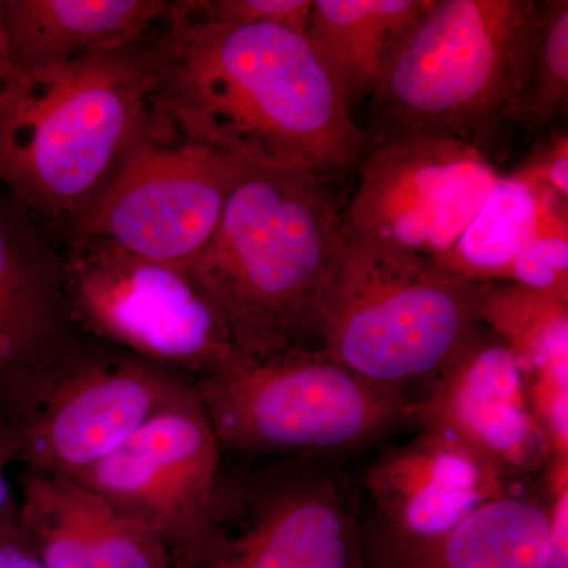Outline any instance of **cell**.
Masks as SVG:
<instances>
[{"instance_id": "cell-16", "label": "cell", "mask_w": 568, "mask_h": 568, "mask_svg": "<svg viewBox=\"0 0 568 568\" xmlns=\"http://www.w3.org/2000/svg\"><path fill=\"white\" fill-rule=\"evenodd\" d=\"M18 521L44 568H173L151 528L71 478L29 470Z\"/></svg>"}, {"instance_id": "cell-24", "label": "cell", "mask_w": 568, "mask_h": 568, "mask_svg": "<svg viewBox=\"0 0 568 568\" xmlns=\"http://www.w3.org/2000/svg\"><path fill=\"white\" fill-rule=\"evenodd\" d=\"M493 282L518 284L568 304V233L538 239Z\"/></svg>"}, {"instance_id": "cell-7", "label": "cell", "mask_w": 568, "mask_h": 568, "mask_svg": "<svg viewBox=\"0 0 568 568\" xmlns=\"http://www.w3.org/2000/svg\"><path fill=\"white\" fill-rule=\"evenodd\" d=\"M336 463L271 457L223 470L207 532L173 568H354L357 495Z\"/></svg>"}, {"instance_id": "cell-15", "label": "cell", "mask_w": 568, "mask_h": 568, "mask_svg": "<svg viewBox=\"0 0 568 568\" xmlns=\"http://www.w3.org/2000/svg\"><path fill=\"white\" fill-rule=\"evenodd\" d=\"M410 424L457 437L515 480L544 476L555 458L517 358L481 324L414 405Z\"/></svg>"}, {"instance_id": "cell-27", "label": "cell", "mask_w": 568, "mask_h": 568, "mask_svg": "<svg viewBox=\"0 0 568 568\" xmlns=\"http://www.w3.org/2000/svg\"><path fill=\"white\" fill-rule=\"evenodd\" d=\"M14 458L13 440L9 433L0 429V517L13 510L11 503L10 485L6 477V465Z\"/></svg>"}, {"instance_id": "cell-12", "label": "cell", "mask_w": 568, "mask_h": 568, "mask_svg": "<svg viewBox=\"0 0 568 568\" xmlns=\"http://www.w3.org/2000/svg\"><path fill=\"white\" fill-rule=\"evenodd\" d=\"M222 448L194 394L71 480L144 523L162 538L173 562L193 551L211 525Z\"/></svg>"}, {"instance_id": "cell-3", "label": "cell", "mask_w": 568, "mask_h": 568, "mask_svg": "<svg viewBox=\"0 0 568 568\" xmlns=\"http://www.w3.org/2000/svg\"><path fill=\"white\" fill-rule=\"evenodd\" d=\"M338 234L321 179L246 162L189 268L244 361L315 349L317 291Z\"/></svg>"}, {"instance_id": "cell-25", "label": "cell", "mask_w": 568, "mask_h": 568, "mask_svg": "<svg viewBox=\"0 0 568 568\" xmlns=\"http://www.w3.org/2000/svg\"><path fill=\"white\" fill-rule=\"evenodd\" d=\"M514 174L568 200V134L552 136Z\"/></svg>"}, {"instance_id": "cell-23", "label": "cell", "mask_w": 568, "mask_h": 568, "mask_svg": "<svg viewBox=\"0 0 568 568\" xmlns=\"http://www.w3.org/2000/svg\"><path fill=\"white\" fill-rule=\"evenodd\" d=\"M315 0H186L183 10L197 20L223 24L275 26L306 36Z\"/></svg>"}, {"instance_id": "cell-10", "label": "cell", "mask_w": 568, "mask_h": 568, "mask_svg": "<svg viewBox=\"0 0 568 568\" xmlns=\"http://www.w3.org/2000/svg\"><path fill=\"white\" fill-rule=\"evenodd\" d=\"M500 174L476 145L418 130L375 142L339 223L388 252L435 257L457 242Z\"/></svg>"}, {"instance_id": "cell-20", "label": "cell", "mask_w": 568, "mask_h": 568, "mask_svg": "<svg viewBox=\"0 0 568 568\" xmlns=\"http://www.w3.org/2000/svg\"><path fill=\"white\" fill-rule=\"evenodd\" d=\"M567 203L551 190L500 174L457 242L432 261L469 282H493L538 239L568 233Z\"/></svg>"}, {"instance_id": "cell-14", "label": "cell", "mask_w": 568, "mask_h": 568, "mask_svg": "<svg viewBox=\"0 0 568 568\" xmlns=\"http://www.w3.org/2000/svg\"><path fill=\"white\" fill-rule=\"evenodd\" d=\"M384 447L354 484L362 534L390 558L446 536L525 480L435 426ZM530 480V478H529Z\"/></svg>"}, {"instance_id": "cell-17", "label": "cell", "mask_w": 568, "mask_h": 568, "mask_svg": "<svg viewBox=\"0 0 568 568\" xmlns=\"http://www.w3.org/2000/svg\"><path fill=\"white\" fill-rule=\"evenodd\" d=\"M164 0H3L17 73L63 65L149 37Z\"/></svg>"}, {"instance_id": "cell-18", "label": "cell", "mask_w": 568, "mask_h": 568, "mask_svg": "<svg viewBox=\"0 0 568 568\" xmlns=\"http://www.w3.org/2000/svg\"><path fill=\"white\" fill-rule=\"evenodd\" d=\"M551 526L545 473L485 504L446 536L392 560L403 568H547Z\"/></svg>"}, {"instance_id": "cell-5", "label": "cell", "mask_w": 568, "mask_h": 568, "mask_svg": "<svg viewBox=\"0 0 568 568\" xmlns=\"http://www.w3.org/2000/svg\"><path fill=\"white\" fill-rule=\"evenodd\" d=\"M477 324V283L339 223L313 317L320 353L416 405Z\"/></svg>"}, {"instance_id": "cell-11", "label": "cell", "mask_w": 568, "mask_h": 568, "mask_svg": "<svg viewBox=\"0 0 568 568\" xmlns=\"http://www.w3.org/2000/svg\"><path fill=\"white\" fill-rule=\"evenodd\" d=\"M71 312L65 253L0 185V429L11 433L99 353Z\"/></svg>"}, {"instance_id": "cell-28", "label": "cell", "mask_w": 568, "mask_h": 568, "mask_svg": "<svg viewBox=\"0 0 568 568\" xmlns=\"http://www.w3.org/2000/svg\"><path fill=\"white\" fill-rule=\"evenodd\" d=\"M13 74L14 69L13 63H11L6 11H3V0H0V93L7 88Z\"/></svg>"}, {"instance_id": "cell-2", "label": "cell", "mask_w": 568, "mask_h": 568, "mask_svg": "<svg viewBox=\"0 0 568 568\" xmlns=\"http://www.w3.org/2000/svg\"><path fill=\"white\" fill-rule=\"evenodd\" d=\"M152 36L50 69L0 93V185L69 226L155 132Z\"/></svg>"}, {"instance_id": "cell-22", "label": "cell", "mask_w": 568, "mask_h": 568, "mask_svg": "<svg viewBox=\"0 0 568 568\" xmlns=\"http://www.w3.org/2000/svg\"><path fill=\"white\" fill-rule=\"evenodd\" d=\"M568 2H541L540 29L534 62L532 89L525 126L547 129L567 110Z\"/></svg>"}, {"instance_id": "cell-26", "label": "cell", "mask_w": 568, "mask_h": 568, "mask_svg": "<svg viewBox=\"0 0 568 568\" xmlns=\"http://www.w3.org/2000/svg\"><path fill=\"white\" fill-rule=\"evenodd\" d=\"M0 568H44L14 508L0 517Z\"/></svg>"}, {"instance_id": "cell-19", "label": "cell", "mask_w": 568, "mask_h": 568, "mask_svg": "<svg viewBox=\"0 0 568 568\" xmlns=\"http://www.w3.org/2000/svg\"><path fill=\"white\" fill-rule=\"evenodd\" d=\"M429 0H315L306 40L345 97L369 100Z\"/></svg>"}, {"instance_id": "cell-4", "label": "cell", "mask_w": 568, "mask_h": 568, "mask_svg": "<svg viewBox=\"0 0 568 568\" xmlns=\"http://www.w3.org/2000/svg\"><path fill=\"white\" fill-rule=\"evenodd\" d=\"M541 2L429 0L369 97L375 142L436 130L487 148L525 126Z\"/></svg>"}, {"instance_id": "cell-21", "label": "cell", "mask_w": 568, "mask_h": 568, "mask_svg": "<svg viewBox=\"0 0 568 568\" xmlns=\"http://www.w3.org/2000/svg\"><path fill=\"white\" fill-rule=\"evenodd\" d=\"M477 321L510 347L529 396L567 394L566 302L514 283H477Z\"/></svg>"}, {"instance_id": "cell-6", "label": "cell", "mask_w": 568, "mask_h": 568, "mask_svg": "<svg viewBox=\"0 0 568 568\" xmlns=\"http://www.w3.org/2000/svg\"><path fill=\"white\" fill-rule=\"evenodd\" d=\"M193 388L220 446L254 457L339 462L413 420V403L317 349L242 361Z\"/></svg>"}, {"instance_id": "cell-9", "label": "cell", "mask_w": 568, "mask_h": 568, "mask_svg": "<svg viewBox=\"0 0 568 568\" xmlns=\"http://www.w3.org/2000/svg\"><path fill=\"white\" fill-rule=\"evenodd\" d=\"M246 162L155 132L67 226L93 242L189 271L209 242Z\"/></svg>"}, {"instance_id": "cell-13", "label": "cell", "mask_w": 568, "mask_h": 568, "mask_svg": "<svg viewBox=\"0 0 568 568\" xmlns=\"http://www.w3.org/2000/svg\"><path fill=\"white\" fill-rule=\"evenodd\" d=\"M194 395L171 372L99 351L11 433L14 457L32 473L77 477L119 450L153 417Z\"/></svg>"}, {"instance_id": "cell-8", "label": "cell", "mask_w": 568, "mask_h": 568, "mask_svg": "<svg viewBox=\"0 0 568 568\" xmlns=\"http://www.w3.org/2000/svg\"><path fill=\"white\" fill-rule=\"evenodd\" d=\"M71 312L85 335L197 379L244 358L189 271L93 242H69Z\"/></svg>"}, {"instance_id": "cell-1", "label": "cell", "mask_w": 568, "mask_h": 568, "mask_svg": "<svg viewBox=\"0 0 568 568\" xmlns=\"http://www.w3.org/2000/svg\"><path fill=\"white\" fill-rule=\"evenodd\" d=\"M162 24L152 37L162 132L317 179L364 156L365 130L305 36L197 20L181 2Z\"/></svg>"}]
</instances>
